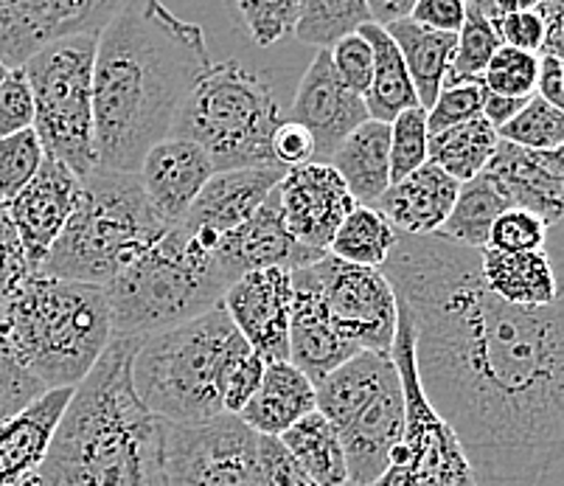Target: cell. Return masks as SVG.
Wrapping results in <instances>:
<instances>
[{"instance_id": "680465c9", "label": "cell", "mask_w": 564, "mask_h": 486, "mask_svg": "<svg viewBox=\"0 0 564 486\" xmlns=\"http://www.w3.org/2000/svg\"><path fill=\"white\" fill-rule=\"evenodd\" d=\"M497 9V14H517V12H536L540 0H491Z\"/></svg>"}, {"instance_id": "30bf717a", "label": "cell", "mask_w": 564, "mask_h": 486, "mask_svg": "<svg viewBox=\"0 0 564 486\" xmlns=\"http://www.w3.org/2000/svg\"><path fill=\"white\" fill-rule=\"evenodd\" d=\"M99 34H74L23 65L34 94V132L45 155L68 166L76 177H87L96 161L94 119V63Z\"/></svg>"}, {"instance_id": "d6986e66", "label": "cell", "mask_w": 564, "mask_h": 486, "mask_svg": "<svg viewBox=\"0 0 564 486\" xmlns=\"http://www.w3.org/2000/svg\"><path fill=\"white\" fill-rule=\"evenodd\" d=\"M284 175V166H245L214 172L181 225L205 245L217 248L225 234L248 223L264 206V199L279 188Z\"/></svg>"}, {"instance_id": "9c48e42d", "label": "cell", "mask_w": 564, "mask_h": 486, "mask_svg": "<svg viewBox=\"0 0 564 486\" xmlns=\"http://www.w3.org/2000/svg\"><path fill=\"white\" fill-rule=\"evenodd\" d=\"M317 411L335 424L348 484L371 486L404 431V386L391 352L362 349L317 382Z\"/></svg>"}, {"instance_id": "4dcf8cb0", "label": "cell", "mask_w": 564, "mask_h": 486, "mask_svg": "<svg viewBox=\"0 0 564 486\" xmlns=\"http://www.w3.org/2000/svg\"><path fill=\"white\" fill-rule=\"evenodd\" d=\"M506 208L511 206L506 203L500 188L495 186V181H491L486 172H480L478 177L460 183L458 199H455L447 223L441 225L433 237L444 239V242L460 245V248L484 250L489 248L491 225H495V219L500 217Z\"/></svg>"}, {"instance_id": "3957f363", "label": "cell", "mask_w": 564, "mask_h": 486, "mask_svg": "<svg viewBox=\"0 0 564 486\" xmlns=\"http://www.w3.org/2000/svg\"><path fill=\"white\" fill-rule=\"evenodd\" d=\"M135 346L138 337H112L25 486H166V422L132 388Z\"/></svg>"}, {"instance_id": "74e56055", "label": "cell", "mask_w": 564, "mask_h": 486, "mask_svg": "<svg viewBox=\"0 0 564 486\" xmlns=\"http://www.w3.org/2000/svg\"><path fill=\"white\" fill-rule=\"evenodd\" d=\"M502 141L525 150H553L564 144V112L533 94L528 105L500 130Z\"/></svg>"}, {"instance_id": "ab89813d", "label": "cell", "mask_w": 564, "mask_h": 486, "mask_svg": "<svg viewBox=\"0 0 564 486\" xmlns=\"http://www.w3.org/2000/svg\"><path fill=\"white\" fill-rule=\"evenodd\" d=\"M430 161L427 110L410 107L391 121V183L402 181L410 172Z\"/></svg>"}, {"instance_id": "ba28073f", "label": "cell", "mask_w": 564, "mask_h": 486, "mask_svg": "<svg viewBox=\"0 0 564 486\" xmlns=\"http://www.w3.org/2000/svg\"><path fill=\"white\" fill-rule=\"evenodd\" d=\"M284 121L267 76L236 60L212 63L174 116L172 136L203 147L217 172L245 166H279L273 136Z\"/></svg>"}, {"instance_id": "8992f818", "label": "cell", "mask_w": 564, "mask_h": 486, "mask_svg": "<svg viewBox=\"0 0 564 486\" xmlns=\"http://www.w3.org/2000/svg\"><path fill=\"white\" fill-rule=\"evenodd\" d=\"M230 281L214 248L181 223L132 259L105 284L112 337H147L172 330L223 304Z\"/></svg>"}, {"instance_id": "2e32d148", "label": "cell", "mask_w": 564, "mask_h": 486, "mask_svg": "<svg viewBox=\"0 0 564 486\" xmlns=\"http://www.w3.org/2000/svg\"><path fill=\"white\" fill-rule=\"evenodd\" d=\"M286 119L299 121L312 132V138H315V161L329 163L337 147L357 127L366 125L371 116H368L366 96L348 88L346 82L337 76L329 48H317L315 60H312L304 79H301L299 94L292 99Z\"/></svg>"}, {"instance_id": "7a4b0ae2", "label": "cell", "mask_w": 564, "mask_h": 486, "mask_svg": "<svg viewBox=\"0 0 564 486\" xmlns=\"http://www.w3.org/2000/svg\"><path fill=\"white\" fill-rule=\"evenodd\" d=\"M212 63L197 23L169 12L163 0H124L96 43L99 166L138 175L147 152L172 136L174 116Z\"/></svg>"}, {"instance_id": "603a6c76", "label": "cell", "mask_w": 564, "mask_h": 486, "mask_svg": "<svg viewBox=\"0 0 564 486\" xmlns=\"http://www.w3.org/2000/svg\"><path fill=\"white\" fill-rule=\"evenodd\" d=\"M76 388H48L32 406L0 422V486H25L43 467Z\"/></svg>"}, {"instance_id": "6da1fadb", "label": "cell", "mask_w": 564, "mask_h": 486, "mask_svg": "<svg viewBox=\"0 0 564 486\" xmlns=\"http://www.w3.org/2000/svg\"><path fill=\"white\" fill-rule=\"evenodd\" d=\"M382 273L408 306L415 368L478 486H536L564 458V288L545 306L497 299L480 250L399 234Z\"/></svg>"}, {"instance_id": "6f0895ef", "label": "cell", "mask_w": 564, "mask_h": 486, "mask_svg": "<svg viewBox=\"0 0 564 486\" xmlns=\"http://www.w3.org/2000/svg\"><path fill=\"white\" fill-rule=\"evenodd\" d=\"M536 155V161L545 163L551 172H556L558 177H564V144L553 147V150H531Z\"/></svg>"}, {"instance_id": "4fadbf2b", "label": "cell", "mask_w": 564, "mask_h": 486, "mask_svg": "<svg viewBox=\"0 0 564 486\" xmlns=\"http://www.w3.org/2000/svg\"><path fill=\"white\" fill-rule=\"evenodd\" d=\"M317 290L335 330L357 349L391 352L397 335L399 301L382 268L343 262L323 253L315 264Z\"/></svg>"}, {"instance_id": "e575fe53", "label": "cell", "mask_w": 564, "mask_h": 486, "mask_svg": "<svg viewBox=\"0 0 564 486\" xmlns=\"http://www.w3.org/2000/svg\"><path fill=\"white\" fill-rule=\"evenodd\" d=\"M371 20L368 0H301L295 37L315 48H332L340 37Z\"/></svg>"}, {"instance_id": "681fc988", "label": "cell", "mask_w": 564, "mask_h": 486, "mask_svg": "<svg viewBox=\"0 0 564 486\" xmlns=\"http://www.w3.org/2000/svg\"><path fill=\"white\" fill-rule=\"evenodd\" d=\"M264 368L267 363L261 360L259 352H253V346H248L242 355L236 357L234 366L228 368V377H225V388H223L225 413H234V417L242 413V408L248 406L250 399H253V393L259 391Z\"/></svg>"}, {"instance_id": "7c38bea8", "label": "cell", "mask_w": 564, "mask_h": 486, "mask_svg": "<svg viewBox=\"0 0 564 486\" xmlns=\"http://www.w3.org/2000/svg\"><path fill=\"white\" fill-rule=\"evenodd\" d=\"M256 442L234 413L199 424L166 422V486H261Z\"/></svg>"}, {"instance_id": "94428289", "label": "cell", "mask_w": 564, "mask_h": 486, "mask_svg": "<svg viewBox=\"0 0 564 486\" xmlns=\"http://www.w3.org/2000/svg\"><path fill=\"white\" fill-rule=\"evenodd\" d=\"M553 56H558V60H564V45H562V48H558L556 54H553Z\"/></svg>"}, {"instance_id": "f5cc1de1", "label": "cell", "mask_w": 564, "mask_h": 486, "mask_svg": "<svg viewBox=\"0 0 564 486\" xmlns=\"http://www.w3.org/2000/svg\"><path fill=\"white\" fill-rule=\"evenodd\" d=\"M408 18L435 32L458 34L466 20V0H415Z\"/></svg>"}, {"instance_id": "9a60e30c", "label": "cell", "mask_w": 564, "mask_h": 486, "mask_svg": "<svg viewBox=\"0 0 564 486\" xmlns=\"http://www.w3.org/2000/svg\"><path fill=\"white\" fill-rule=\"evenodd\" d=\"M275 192H279L286 231L304 248L317 250V253H329L337 228L357 206L346 181L337 175L332 163L312 161L286 169L284 181Z\"/></svg>"}, {"instance_id": "60d3db41", "label": "cell", "mask_w": 564, "mask_h": 486, "mask_svg": "<svg viewBox=\"0 0 564 486\" xmlns=\"http://www.w3.org/2000/svg\"><path fill=\"white\" fill-rule=\"evenodd\" d=\"M45 150L40 144L37 132L23 130L14 136L0 138V199L9 203L25 183L37 175L43 166Z\"/></svg>"}, {"instance_id": "ee69618b", "label": "cell", "mask_w": 564, "mask_h": 486, "mask_svg": "<svg viewBox=\"0 0 564 486\" xmlns=\"http://www.w3.org/2000/svg\"><path fill=\"white\" fill-rule=\"evenodd\" d=\"M545 239L547 225L536 214L522 212V208H506L491 225L489 248L525 253V250H545Z\"/></svg>"}, {"instance_id": "c3c4849f", "label": "cell", "mask_w": 564, "mask_h": 486, "mask_svg": "<svg viewBox=\"0 0 564 486\" xmlns=\"http://www.w3.org/2000/svg\"><path fill=\"white\" fill-rule=\"evenodd\" d=\"M34 127V94L23 68H12L0 82V138Z\"/></svg>"}, {"instance_id": "f907efd6", "label": "cell", "mask_w": 564, "mask_h": 486, "mask_svg": "<svg viewBox=\"0 0 564 486\" xmlns=\"http://www.w3.org/2000/svg\"><path fill=\"white\" fill-rule=\"evenodd\" d=\"M273 161L284 169L304 166L315 161V138L299 121L286 119L279 125L273 136Z\"/></svg>"}, {"instance_id": "277c9868", "label": "cell", "mask_w": 564, "mask_h": 486, "mask_svg": "<svg viewBox=\"0 0 564 486\" xmlns=\"http://www.w3.org/2000/svg\"><path fill=\"white\" fill-rule=\"evenodd\" d=\"M25 368L45 388H76L112 341L105 288L32 273L0 312Z\"/></svg>"}, {"instance_id": "7402d4cb", "label": "cell", "mask_w": 564, "mask_h": 486, "mask_svg": "<svg viewBox=\"0 0 564 486\" xmlns=\"http://www.w3.org/2000/svg\"><path fill=\"white\" fill-rule=\"evenodd\" d=\"M357 346L346 341L332 324L323 306L312 264L292 270V312H290V363L299 366L312 382L329 377L337 366L357 355Z\"/></svg>"}, {"instance_id": "8d00e7d4", "label": "cell", "mask_w": 564, "mask_h": 486, "mask_svg": "<svg viewBox=\"0 0 564 486\" xmlns=\"http://www.w3.org/2000/svg\"><path fill=\"white\" fill-rule=\"evenodd\" d=\"M500 34L495 23L486 18L480 9L466 3L464 29L458 32V45H455L453 68H449L444 85H458V82H480L486 65L491 63L495 51L500 48Z\"/></svg>"}, {"instance_id": "ac0fdd59", "label": "cell", "mask_w": 564, "mask_h": 486, "mask_svg": "<svg viewBox=\"0 0 564 486\" xmlns=\"http://www.w3.org/2000/svg\"><path fill=\"white\" fill-rule=\"evenodd\" d=\"M79 188L82 177H76L68 166L45 155L37 175L7 203L14 231L23 242L25 259H29L34 273L74 214Z\"/></svg>"}, {"instance_id": "7bdbcfd3", "label": "cell", "mask_w": 564, "mask_h": 486, "mask_svg": "<svg viewBox=\"0 0 564 486\" xmlns=\"http://www.w3.org/2000/svg\"><path fill=\"white\" fill-rule=\"evenodd\" d=\"M484 110V85L480 82H458V85H444L438 99L427 110L430 136L449 127H458L464 121L478 119Z\"/></svg>"}, {"instance_id": "836d02e7", "label": "cell", "mask_w": 564, "mask_h": 486, "mask_svg": "<svg viewBox=\"0 0 564 486\" xmlns=\"http://www.w3.org/2000/svg\"><path fill=\"white\" fill-rule=\"evenodd\" d=\"M397 242L399 231L377 206H354V212L337 228L329 253L343 262L382 268Z\"/></svg>"}, {"instance_id": "cb8c5ba5", "label": "cell", "mask_w": 564, "mask_h": 486, "mask_svg": "<svg viewBox=\"0 0 564 486\" xmlns=\"http://www.w3.org/2000/svg\"><path fill=\"white\" fill-rule=\"evenodd\" d=\"M460 183L438 163L427 161L402 181L391 183L379 197L377 208L391 219L399 234L410 237H433L447 223L458 199Z\"/></svg>"}, {"instance_id": "8fae6325", "label": "cell", "mask_w": 564, "mask_h": 486, "mask_svg": "<svg viewBox=\"0 0 564 486\" xmlns=\"http://www.w3.org/2000/svg\"><path fill=\"white\" fill-rule=\"evenodd\" d=\"M391 355L404 386V431L393 444L388 469L371 486H478L458 436L430 406L419 380L413 318L402 301Z\"/></svg>"}, {"instance_id": "4316f807", "label": "cell", "mask_w": 564, "mask_h": 486, "mask_svg": "<svg viewBox=\"0 0 564 486\" xmlns=\"http://www.w3.org/2000/svg\"><path fill=\"white\" fill-rule=\"evenodd\" d=\"M329 163L346 181L357 206H377L391 186V125L368 119L337 147Z\"/></svg>"}, {"instance_id": "816d5d0a", "label": "cell", "mask_w": 564, "mask_h": 486, "mask_svg": "<svg viewBox=\"0 0 564 486\" xmlns=\"http://www.w3.org/2000/svg\"><path fill=\"white\" fill-rule=\"evenodd\" d=\"M495 29L502 45L531 51V54H542V48H545V25L536 12L502 14Z\"/></svg>"}, {"instance_id": "b9f144b4", "label": "cell", "mask_w": 564, "mask_h": 486, "mask_svg": "<svg viewBox=\"0 0 564 486\" xmlns=\"http://www.w3.org/2000/svg\"><path fill=\"white\" fill-rule=\"evenodd\" d=\"M45 391L48 388L18 357L7 330H3V321H0V422H7L25 406H32Z\"/></svg>"}, {"instance_id": "7dc6e473", "label": "cell", "mask_w": 564, "mask_h": 486, "mask_svg": "<svg viewBox=\"0 0 564 486\" xmlns=\"http://www.w3.org/2000/svg\"><path fill=\"white\" fill-rule=\"evenodd\" d=\"M332 65L337 76L346 82L348 88L357 90L360 96L368 94L373 79V48L362 32H351L337 40L329 48Z\"/></svg>"}, {"instance_id": "f6af8a7d", "label": "cell", "mask_w": 564, "mask_h": 486, "mask_svg": "<svg viewBox=\"0 0 564 486\" xmlns=\"http://www.w3.org/2000/svg\"><path fill=\"white\" fill-rule=\"evenodd\" d=\"M32 273L34 270L29 259H25L23 242H20L18 231H14L7 203L0 199V312L18 295V290L23 288Z\"/></svg>"}, {"instance_id": "f1b7e54d", "label": "cell", "mask_w": 564, "mask_h": 486, "mask_svg": "<svg viewBox=\"0 0 564 486\" xmlns=\"http://www.w3.org/2000/svg\"><path fill=\"white\" fill-rule=\"evenodd\" d=\"M384 29H388L393 43L402 51L404 65H408L410 76H413L419 101H422L424 110H430L433 101L438 99L441 88H444V79H447L449 68H453L458 34L435 32V29L415 23L413 18L393 20Z\"/></svg>"}, {"instance_id": "44dd1931", "label": "cell", "mask_w": 564, "mask_h": 486, "mask_svg": "<svg viewBox=\"0 0 564 486\" xmlns=\"http://www.w3.org/2000/svg\"><path fill=\"white\" fill-rule=\"evenodd\" d=\"M214 161L199 144L188 138L169 136L161 144L152 147L143 158L138 177L150 197L152 208L166 225H177L186 219L188 208L214 177Z\"/></svg>"}, {"instance_id": "11a10c76", "label": "cell", "mask_w": 564, "mask_h": 486, "mask_svg": "<svg viewBox=\"0 0 564 486\" xmlns=\"http://www.w3.org/2000/svg\"><path fill=\"white\" fill-rule=\"evenodd\" d=\"M525 105L528 99H511V96L491 94V90L484 88V110H480V116L500 132Z\"/></svg>"}, {"instance_id": "ffe728a7", "label": "cell", "mask_w": 564, "mask_h": 486, "mask_svg": "<svg viewBox=\"0 0 564 486\" xmlns=\"http://www.w3.org/2000/svg\"><path fill=\"white\" fill-rule=\"evenodd\" d=\"M323 253L317 250L304 248L299 239L286 231L284 217H281V203L279 192H273L264 199V206L225 234L214 248V259L228 276L234 284L239 276L250 273V270H264V268H281V270H299L306 264H315Z\"/></svg>"}, {"instance_id": "db71d44e", "label": "cell", "mask_w": 564, "mask_h": 486, "mask_svg": "<svg viewBox=\"0 0 564 486\" xmlns=\"http://www.w3.org/2000/svg\"><path fill=\"white\" fill-rule=\"evenodd\" d=\"M536 14L545 25V48H542V54H556L564 45V0H540Z\"/></svg>"}, {"instance_id": "91938a15", "label": "cell", "mask_w": 564, "mask_h": 486, "mask_svg": "<svg viewBox=\"0 0 564 486\" xmlns=\"http://www.w3.org/2000/svg\"><path fill=\"white\" fill-rule=\"evenodd\" d=\"M9 71H12V68H7V65H3V63H0V82H3V79H7V76H9Z\"/></svg>"}, {"instance_id": "83f0119b", "label": "cell", "mask_w": 564, "mask_h": 486, "mask_svg": "<svg viewBox=\"0 0 564 486\" xmlns=\"http://www.w3.org/2000/svg\"><path fill=\"white\" fill-rule=\"evenodd\" d=\"M480 273H484L486 288L497 299L514 306H545L556 301L558 290H562L551 256L545 250L509 253V250L484 248L480 250Z\"/></svg>"}, {"instance_id": "1f68e13d", "label": "cell", "mask_w": 564, "mask_h": 486, "mask_svg": "<svg viewBox=\"0 0 564 486\" xmlns=\"http://www.w3.org/2000/svg\"><path fill=\"white\" fill-rule=\"evenodd\" d=\"M279 439L299 458L301 467L315 478L317 486H348L346 450H343L335 424L321 411L306 413Z\"/></svg>"}, {"instance_id": "d590c367", "label": "cell", "mask_w": 564, "mask_h": 486, "mask_svg": "<svg viewBox=\"0 0 564 486\" xmlns=\"http://www.w3.org/2000/svg\"><path fill=\"white\" fill-rule=\"evenodd\" d=\"M223 3L236 32H242L259 48H270L279 40L290 37L299 23L301 0H223Z\"/></svg>"}, {"instance_id": "484cf974", "label": "cell", "mask_w": 564, "mask_h": 486, "mask_svg": "<svg viewBox=\"0 0 564 486\" xmlns=\"http://www.w3.org/2000/svg\"><path fill=\"white\" fill-rule=\"evenodd\" d=\"M317 411V388L290 360L267 363L259 391L253 393L239 419L259 436H281L306 413Z\"/></svg>"}, {"instance_id": "5bb4252c", "label": "cell", "mask_w": 564, "mask_h": 486, "mask_svg": "<svg viewBox=\"0 0 564 486\" xmlns=\"http://www.w3.org/2000/svg\"><path fill=\"white\" fill-rule=\"evenodd\" d=\"M124 0H0V63L23 68L37 51L74 34H99Z\"/></svg>"}, {"instance_id": "f35d334b", "label": "cell", "mask_w": 564, "mask_h": 486, "mask_svg": "<svg viewBox=\"0 0 564 486\" xmlns=\"http://www.w3.org/2000/svg\"><path fill=\"white\" fill-rule=\"evenodd\" d=\"M536 79H540V54L500 45L491 56V63L486 65L480 85L491 94L531 99L536 94Z\"/></svg>"}, {"instance_id": "d4e9b609", "label": "cell", "mask_w": 564, "mask_h": 486, "mask_svg": "<svg viewBox=\"0 0 564 486\" xmlns=\"http://www.w3.org/2000/svg\"><path fill=\"white\" fill-rule=\"evenodd\" d=\"M484 172L511 208L536 214L547 228L564 225V177L536 161L531 150L500 138L495 158Z\"/></svg>"}, {"instance_id": "9f6ffc18", "label": "cell", "mask_w": 564, "mask_h": 486, "mask_svg": "<svg viewBox=\"0 0 564 486\" xmlns=\"http://www.w3.org/2000/svg\"><path fill=\"white\" fill-rule=\"evenodd\" d=\"M415 0H368V9H371V20L379 25H388L393 20L408 18L410 9H413Z\"/></svg>"}, {"instance_id": "f546056e", "label": "cell", "mask_w": 564, "mask_h": 486, "mask_svg": "<svg viewBox=\"0 0 564 486\" xmlns=\"http://www.w3.org/2000/svg\"><path fill=\"white\" fill-rule=\"evenodd\" d=\"M357 32L366 34L373 48V79L366 94L368 116L377 121H384V125H391L399 112L410 110V107H422L419 94H415L413 76H410L408 65H404L402 51L393 43L388 29L368 20Z\"/></svg>"}, {"instance_id": "e0dca14e", "label": "cell", "mask_w": 564, "mask_h": 486, "mask_svg": "<svg viewBox=\"0 0 564 486\" xmlns=\"http://www.w3.org/2000/svg\"><path fill=\"white\" fill-rule=\"evenodd\" d=\"M223 306L261 360H290L292 270L264 268L239 276L225 293Z\"/></svg>"}, {"instance_id": "52a82bcc", "label": "cell", "mask_w": 564, "mask_h": 486, "mask_svg": "<svg viewBox=\"0 0 564 486\" xmlns=\"http://www.w3.org/2000/svg\"><path fill=\"white\" fill-rule=\"evenodd\" d=\"M166 228L141 177L99 166L82 177L74 214L37 273L105 288Z\"/></svg>"}, {"instance_id": "d6a6232c", "label": "cell", "mask_w": 564, "mask_h": 486, "mask_svg": "<svg viewBox=\"0 0 564 486\" xmlns=\"http://www.w3.org/2000/svg\"><path fill=\"white\" fill-rule=\"evenodd\" d=\"M497 144H500V132L484 116H478V119L430 136V161L438 163L458 183H466L489 166Z\"/></svg>"}, {"instance_id": "bcb514c9", "label": "cell", "mask_w": 564, "mask_h": 486, "mask_svg": "<svg viewBox=\"0 0 564 486\" xmlns=\"http://www.w3.org/2000/svg\"><path fill=\"white\" fill-rule=\"evenodd\" d=\"M256 458H259L261 486H317L279 436H259Z\"/></svg>"}, {"instance_id": "5b68a950", "label": "cell", "mask_w": 564, "mask_h": 486, "mask_svg": "<svg viewBox=\"0 0 564 486\" xmlns=\"http://www.w3.org/2000/svg\"><path fill=\"white\" fill-rule=\"evenodd\" d=\"M228 310L217 304L172 330L138 337L132 388L158 419L199 424L223 417L228 368L248 349Z\"/></svg>"}]
</instances>
